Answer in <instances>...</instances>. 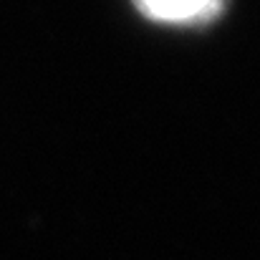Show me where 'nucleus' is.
I'll return each mask as SVG.
<instances>
[{"mask_svg":"<svg viewBox=\"0 0 260 260\" xmlns=\"http://www.w3.org/2000/svg\"><path fill=\"white\" fill-rule=\"evenodd\" d=\"M137 5L152 20L177 25L205 23L222 10V0H137Z\"/></svg>","mask_w":260,"mask_h":260,"instance_id":"nucleus-1","label":"nucleus"}]
</instances>
